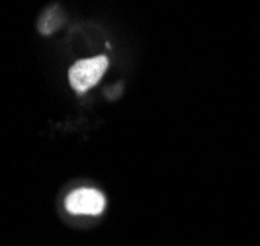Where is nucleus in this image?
<instances>
[{"label":"nucleus","instance_id":"nucleus-2","mask_svg":"<svg viewBox=\"0 0 260 246\" xmlns=\"http://www.w3.org/2000/svg\"><path fill=\"white\" fill-rule=\"evenodd\" d=\"M65 205L73 215H100L106 207V199L94 188H80L69 194Z\"/></svg>","mask_w":260,"mask_h":246},{"label":"nucleus","instance_id":"nucleus-1","mask_svg":"<svg viewBox=\"0 0 260 246\" xmlns=\"http://www.w3.org/2000/svg\"><path fill=\"white\" fill-rule=\"evenodd\" d=\"M106 68H108V59L106 57H92V59L77 61L69 71V82L78 94H82V92L90 90L92 86H96L100 82V78L104 77Z\"/></svg>","mask_w":260,"mask_h":246}]
</instances>
